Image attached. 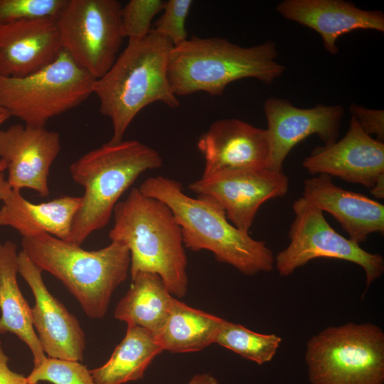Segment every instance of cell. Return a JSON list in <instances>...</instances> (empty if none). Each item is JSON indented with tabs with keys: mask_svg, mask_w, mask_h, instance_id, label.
<instances>
[{
	"mask_svg": "<svg viewBox=\"0 0 384 384\" xmlns=\"http://www.w3.org/2000/svg\"><path fill=\"white\" fill-rule=\"evenodd\" d=\"M0 226L15 229L22 238L48 233L68 241L81 196H64L50 201L33 203L19 190L11 189L2 201Z\"/></svg>",
	"mask_w": 384,
	"mask_h": 384,
	"instance_id": "obj_20",
	"label": "cell"
},
{
	"mask_svg": "<svg viewBox=\"0 0 384 384\" xmlns=\"http://www.w3.org/2000/svg\"><path fill=\"white\" fill-rule=\"evenodd\" d=\"M311 384H384V332L372 323L329 326L307 342Z\"/></svg>",
	"mask_w": 384,
	"mask_h": 384,
	"instance_id": "obj_7",
	"label": "cell"
},
{
	"mask_svg": "<svg viewBox=\"0 0 384 384\" xmlns=\"http://www.w3.org/2000/svg\"><path fill=\"white\" fill-rule=\"evenodd\" d=\"M21 245L28 257L60 280L90 319L105 316L113 292L130 269L129 250L117 241L97 250H86L40 233L22 238Z\"/></svg>",
	"mask_w": 384,
	"mask_h": 384,
	"instance_id": "obj_5",
	"label": "cell"
},
{
	"mask_svg": "<svg viewBox=\"0 0 384 384\" xmlns=\"http://www.w3.org/2000/svg\"><path fill=\"white\" fill-rule=\"evenodd\" d=\"M351 116L354 117L361 128L369 136L376 135L377 140H384V111L368 109L361 105L351 104Z\"/></svg>",
	"mask_w": 384,
	"mask_h": 384,
	"instance_id": "obj_30",
	"label": "cell"
},
{
	"mask_svg": "<svg viewBox=\"0 0 384 384\" xmlns=\"http://www.w3.org/2000/svg\"><path fill=\"white\" fill-rule=\"evenodd\" d=\"M188 384H220L218 380L210 373L196 374Z\"/></svg>",
	"mask_w": 384,
	"mask_h": 384,
	"instance_id": "obj_32",
	"label": "cell"
},
{
	"mask_svg": "<svg viewBox=\"0 0 384 384\" xmlns=\"http://www.w3.org/2000/svg\"><path fill=\"white\" fill-rule=\"evenodd\" d=\"M164 1L131 0L122 8L123 34L129 40H138L151 31L154 16L162 11Z\"/></svg>",
	"mask_w": 384,
	"mask_h": 384,
	"instance_id": "obj_27",
	"label": "cell"
},
{
	"mask_svg": "<svg viewBox=\"0 0 384 384\" xmlns=\"http://www.w3.org/2000/svg\"><path fill=\"white\" fill-rule=\"evenodd\" d=\"M197 147L205 161L201 178L230 170L269 168L272 154L267 129L234 118L213 122Z\"/></svg>",
	"mask_w": 384,
	"mask_h": 384,
	"instance_id": "obj_16",
	"label": "cell"
},
{
	"mask_svg": "<svg viewBox=\"0 0 384 384\" xmlns=\"http://www.w3.org/2000/svg\"><path fill=\"white\" fill-rule=\"evenodd\" d=\"M43 271L21 250L18 253V273L33 292L32 323L48 357L82 361L85 336L78 319L47 289Z\"/></svg>",
	"mask_w": 384,
	"mask_h": 384,
	"instance_id": "obj_12",
	"label": "cell"
},
{
	"mask_svg": "<svg viewBox=\"0 0 384 384\" xmlns=\"http://www.w3.org/2000/svg\"><path fill=\"white\" fill-rule=\"evenodd\" d=\"M224 321L175 298L165 321L154 336L163 351L197 352L215 343Z\"/></svg>",
	"mask_w": 384,
	"mask_h": 384,
	"instance_id": "obj_22",
	"label": "cell"
},
{
	"mask_svg": "<svg viewBox=\"0 0 384 384\" xmlns=\"http://www.w3.org/2000/svg\"><path fill=\"white\" fill-rule=\"evenodd\" d=\"M29 384H94L90 370L80 361L46 357L26 376Z\"/></svg>",
	"mask_w": 384,
	"mask_h": 384,
	"instance_id": "obj_26",
	"label": "cell"
},
{
	"mask_svg": "<svg viewBox=\"0 0 384 384\" xmlns=\"http://www.w3.org/2000/svg\"><path fill=\"white\" fill-rule=\"evenodd\" d=\"M294 218L289 231V243L274 257V266L282 277L316 258L348 261L363 268L366 289L384 272L383 257L363 249L360 244L338 233L324 213L303 197L293 203Z\"/></svg>",
	"mask_w": 384,
	"mask_h": 384,
	"instance_id": "obj_10",
	"label": "cell"
},
{
	"mask_svg": "<svg viewBox=\"0 0 384 384\" xmlns=\"http://www.w3.org/2000/svg\"><path fill=\"white\" fill-rule=\"evenodd\" d=\"M174 299L157 274L140 272L132 276L131 286L117 304L114 316L155 334L165 321Z\"/></svg>",
	"mask_w": 384,
	"mask_h": 384,
	"instance_id": "obj_23",
	"label": "cell"
},
{
	"mask_svg": "<svg viewBox=\"0 0 384 384\" xmlns=\"http://www.w3.org/2000/svg\"><path fill=\"white\" fill-rule=\"evenodd\" d=\"M174 47L166 37L151 32L138 40H129L110 69L93 86L100 112L110 118L112 143L123 140L132 120L145 107L161 102L179 107L168 78V61Z\"/></svg>",
	"mask_w": 384,
	"mask_h": 384,
	"instance_id": "obj_2",
	"label": "cell"
},
{
	"mask_svg": "<svg viewBox=\"0 0 384 384\" xmlns=\"http://www.w3.org/2000/svg\"><path fill=\"white\" fill-rule=\"evenodd\" d=\"M10 117V115L6 112H0V126L6 122L9 118ZM6 169V164L4 161L0 159V171H4Z\"/></svg>",
	"mask_w": 384,
	"mask_h": 384,
	"instance_id": "obj_34",
	"label": "cell"
},
{
	"mask_svg": "<svg viewBox=\"0 0 384 384\" xmlns=\"http://www.w3.org/2000/svg\"><path fill=\"white\" fill-rule=\"evenodd\" d=\"M117 0H68L55 19L63 50L94 79L112 66L124 38Z\"/></svg>",
	"mask_w": 384,
	"mask_h": 384,
	"instance_id": "obj_9",
	"label": "cell"
},
{
	"mask_svg": "<svg viewBox=\"0 0 384 384\" xmlns=\"http://www.w3.org/2000/svg\"><path fill=\"white\" fill-rule=\"evenodd\" d=\"M276 10L287 19L317 32L332 55L338 53L336 42L343 34L357 29L384 31L381 11L364 10L343 0H284Z\"/></svg>",
	"mask_w": 384,
	"mask_h": 384,
	"instance_id": "obj_18",
	"label": "cell"
},
{
	"mask_svg": "<svg viewBox=\"0 0 384 384\" xmlns=\"http://www.w3.org/2000/svg\"><path fill=\"white\" fill-rule=\"evenodd\" d=\"M264 112L272 147L269 169L282 171L288 154L307 137L316 134L324 144L337 141L343 108L340 105H316L303 109L272 97L265 100Z\"/></svg>",
	"mask_w": 384,
	"mask_h": 384,
	"instance_id": "obj_14",
	"label": "cell"
},
{
	"mask_svg": "<svg viewBox=\"0 0 384 384\" xmlns=\"http://www.w3.org/2000/svg\"><path fill=\"white\" fill-rule=\"evenodd\" d=\"M5 112V111L0 108V112Z\"/></svg>",
	"mask_w": 384,
	"mask_h": 384,
	"instance_id": "obj_35",
	"label": "cell"
},
{
	"mask_svg": "<svg viewBox=\"0 0 384 384\" xmlns=\"http://www.w3.org/2000/svg\"><path fill=\"white\" fill-rule=\"evenodd\" d=\"M163 351L150 331L127 325L126 334L108 361L90 370L94 384H124L142 379L154 358Z\"/></svg>",
	"mask_w": 384,
	"mask_h": 384,
	"instance_id": "obj_24",
	"label": "cell"
},
{
	"mask_svg": "<svg viewBox=\"0 0 384 384\" xmlns=\"http://www.w3.org/2000/svg\"><path fill=\"white\" fill-rule=\"evenodd\" d=\"M371 194L377 198H384V176L379 178L375 184L369 189Z\"/></svg>",
	"mask_w": 384,
	"mask_h": 384,
	"instance_id": "obj_33",
	"label": "cell"
},
{
	"mask_svg": "<svg viewBox=\"0 0 384 384\" xmlns=\"http://www.w3.org/2000/svg\"><path fill=\"white\" fill-rule=\"evenodd\" d=\"M68 0H0V24L26 19H56Z\"/></svg>",
	"mask_w": 384,
	"mask_h": 384,
	"instance_id": "obj_28",
	"label": "cell"
},
{
	"mask_svg": "<svg viewBox=\"0 0 384 384\" xmlns=\"http://www.w3.org/2000/svg\"><path fill=\"white\" fill-rule=\"evenodd\" d=\"M302 166L312 175L336 176L370 189L384 176V144L364 132L351 116L345 136L314 149Z\"/></svg>",
	"mask_w": 384,
	"mask_h": 384,
	"instance_id": "obj_15",
	"label": "cell"
},
{
	"mask_svg": "<svg viewBox=\"0 0 384 384\" xmlns=\"http://www.w3.org/2000/svg\"><path fill=\"white\" fill-rule=\"evenodd\" d=\"M192 4L191 0L164 1L163 13L152 30L167 38L174 46L184 42L188 38L186 22Z\"/></svg>",
	"mask_w": 384,
	"mask_h": 384,
	"instance_id": "obj_29",
	"label": "cell"
},
{
	"mask_svg": "<svg viewBox=\"0 0 384 384\" xmlns=\"http://www.w3.org/2000/svg\"><path fill=\"white\" fill-rule=\"evenodd\" d=\"M63 50L55 19L0 24V75L23 78L53 63Z\"/></svg>",
	"mask_w": 384,
	"mask_h": 384,
	"instance_id": "obj_17",
	"label": "cell"
},
{
	"mask_svg": "<svg viewBox=\"0 0 384 384\" xmlns=\"http://www.w3.org/2000/svg\"><path fill=\"white\" fill-rule=\"evenodd\" d=\"M95 80L63 50L36 73L23 78L0 75V108L26 125L45 127L93 94Z\"/></svg>",
	"mask_w": 384,
	"mask_h": 384,
	"instance_id": "obj_8",
	"label": "cell"
},
{
	"mask_svg": "<svg viewBox=\"0 0 384 384\" xmlns=\"http://www.w3.org/2000/svg\"><path fill=\"white\" fill-rule=\"evenodd\" d=\"M162 164L156 150L135 139L108 142L75 161L70 175L85 191L68 242L80 246L105 227L122 195L142 174Z\"/></svg>",
	"mask_w": 384,
	"mask_h": 384,
	"instance_id": "obj_6",
	"label": "cell"
},
{
	"mask_svg": "<svg viewBox=\"0 0 384 384\" xmlns=\"http://www.w3.org/2000/svg\"><path fill=\"white\" fill-rule=\"evenodd\" d=\"M139 189L171 210L181 229L184 247L196 252L210 251L217 261L248 276L274 269L272 250L264 242L234 226L223 208L210 196L191 197L183 192L181 183L162 176L147 178Z\"/></svg>",
	"mask_w": 384,
	"mask_h": 384,
	"instance_id": "obj_1",
	"label": "cell"
},
{
	"mask_svg": "<svg viewBox=\"0 0 384 384\" xmlns=\"http://www.w3.org/2000/svg\"><path fill=\"white\" fill-rule=\"evenodd\" d=\"M16 245L0 242V334L11 333L29 348L37 366L46 358L32 323L31 308L17 282Z\"/></svg>",
	"mask_w": 384,
	"mask_h": 384,
	"instance_id": "obj_21",
	"label": "cell"
},
{
	"mask_svg": "<svg viewBox=\"0 0 384 384\" xmlns=\"http://www.w3.org/2000/svg\"><path fill=\"white\" fill-rule=\"evenodd\" d=\"M281 343L282 338L277 334L257 333L226 320L215 341V343L258 365L272 361Z\"/></svg>",
	"mask_w": 384,
	"mask_h": 384,
	"instance_id": "obj_25",
	"label": "cell"
},
{
	"mask_svg": "<svg viewBox=\"0 0 384 384\" xmlns=\"http://www.w3.org/2000/svg\"><path fill=\"white\" fill-rule=\"evenodd\" d=\"M60 149V134L45 127L16 124L0 129V159L11 189L29 188L48 196L50 167Z\"/></svg>",
	"mask_w": 384,
	"mask_h": 384,
	"instance_id": "obj_13",
	"label": "cell"
},
{
	"mask_svg": "<svg viewBox=\"0 0 384 384\" xmlns=\"http://www.w3.org/2000/svg\"><path fill=\"white\" fill-rule=\"evenodd\" d=\"M8 361L0 341V384H29L26 376L9 368Z\"/></svg>",
	"mask_w": 384,
	"mask_h": 384,
	"instance_id": "obj_31",
	"label": "cell"
},
{
	"mask_svg": "<svg viewBox=\"0 0 384 384\" xmlns=\"http://www.w3.org/2000/svg\"><path fill=\"white\" fill-rule=\"evenodd\" d=\"M277 55L272 41L242 47L220 37L193 36L172 48L168 78L176 96L197 92L220 95L229 84L243 78L273 82L285 70Z\"/></svg>",
	"mask_w": 384,
	"mask_h": 384,
	"instance_id": "obj_4",
	"label": "cell"
},
{
	"mask_svg": "<svg viewBox=\"0 0 384 384\" xmlns=\"http://www.w3.org/2000/svg\"><path fill=\"white\" fill-rule=\"evenodd\" d=\"M304 199L320 210L330 213L360 244L371 233H384V206L363 194L335 185L331 176L318 175L304 181Z\"/></svg>",
	"mask_w": 384,
	"mask_h": 384,
	"instance_id": "obj_19",
	"label": "cell"
},
{
	"mask_svg": "<svg viewBox=\"0 0 384 384\" xmlns=\"http://www.w3.org/2000/svg\"><path fill=\"white\" fill-rule=\"evenodd\" d=\"M113 216L108 236L129 249L131 277L140 272L157 274L173 296L183 297L187 257L181 229L169 206L134 187L117 203Z\"/></svg>",
	"mask_w": 384,
	"mask_h": 384,
	"instance_id": "obj_3",
	"label": "cell"
},
{
	"mask_svg": "<svg viewBox=\"0 0 384 384\" xmlns=\"http://www.w3.org/2000/svg\"><path fill=\"white\" fill-rule=\"evenodd\" d=\"M188 188L197 195L215 199L234 226L249 233L261 205L284 196L289 188V179L282 171L248 168L201 178Z\"/></svg>",
	"mask_w": 384,
	"mask_h": 384,
	"instance_id": "obj_11",
	"label": "cell"
}]
</instances>
